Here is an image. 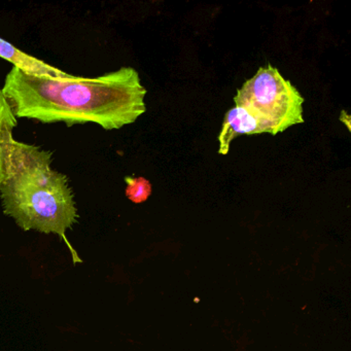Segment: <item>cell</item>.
Listing matches in <instances>:
<instances>
[{
    "instance_id": "6da1fadb",
    "label": "cell",
    "mask_w": 351,
    "mask_h": 351,
    "mask_svg": "<svg viewBox=\"0 0 351 351\" xmlns=\"http://www.w3.org/2000/svg\"><path fill=\"white\" fill-rule=\"evenodd\" d=\"M1 91L18 119L44 124H94L118 130L147 112V90L138 73L129 66L69 80L36 77L12 67Z\"/></svg>"
},
{
    "instance_id": "7a4b0ae2",
    "label": "cell",
    "mask_w": 351,
    "mask_h": 351,
    "mask_svg": "<svg viewBox=\"0 0 351 351\" xmlns=\"http://www.w3.org/2000/svg\"><path fill=\"white\" fill-rule=\"evenodd\" d=\"M52 163V152L14 138L5 155L0 201L3 213L23 231L60 236L77 264L81 258L66 237L79 221L75 194L67 176Z\"/></svg>"
},
{
    "instance_id": "3957f363",
    "label": "cell",
    "mask_w": 351,
    "mask_h": 351,
    "mask_svg": "<svg viewBox=\"0 0 351 351\" xmlns=\"http://www.w3.org/2000/svg\"><path fill=\"white\" fill-rule=\"evenodd\" d=\"M234 101L256 117L269 134L276 135L304 123V98L271 64L258 69L238 90Z\"/></svg>"
},
{
    "instance_id": "277c9868",
    "label": "cell",
    "mask_w": 351,
    "mask_h": 351,
    "mask_svg": "<svg viewBox=\"0 0 351 351\" xmlns=\"http://www.w3.org/2000/svg\"><path fill=\"white\" fill-rule=\"evenodd\" d=\"M0 58L9 61L13 64V67L20 69L27 75L62 80L75 79L77 77L23 52L1 38H0Z\"/></svg>"
},
{
    "instance_id": "5b68a950",
    "label": "cell",
    "mask_w": 351,
    "mask_h": 351,
    "mask_svg": "<svg viewBox=\"0 0 351 351\" xmlns=\"http://www.w3.org/2000/svg\"><path fill=\"white\" fill-rule=\"evenodd\" d=\"M266 133L263 125L256 117L241 106H236L226 114L223 128L219 135V154L228 155L232 141L239 135L262 134Z\"/></svg>"
},
{
    "instance_id": "8992f818",
    "label": "cell",
    "mask_w": 351,
    "mask_h": 351,
    "mask_svg": "<svg viewBox=\"0 0 351 351\" xmlns=\"http://www.w3.org/2000/svg\"><path fill=\"white\" fill-rule=\"evenodd\" d=\"M18 126V118L0 88V182L3 180L8 147L14 139V130Z\"/></svg>"
},
{
    "instance_id": "52a82bcc",
    "label": "cell",
    "mask_w": 351,
    "mask_h": 351,
    "mask_svg": "<svg viewBox=\"0 0 351 351\" xmlns=\"http://www.w3.org/2000/svg\"><path fill=\"white\" fill-rule=\"evenodd\" d=\"M126 196L129 200L139 204L149 199L152 194L151 182L145 178H130L127 176Z\"/></svg>"
}]
</instances>
